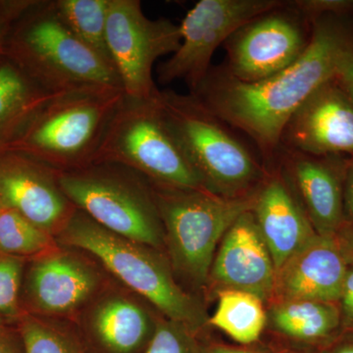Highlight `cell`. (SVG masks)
<instances>
[{
  "instance_id": "cell-1",
  "label": "cell",
  "mask_w": 353,
  "mask_h": 353,
  "mask_svg": "<svg viewBox=\"0 0 353 353\" xmlns=\"http://www.w3.org/2000/svg\"><path fill=\"white\" fill-rule=\"evenodd\" d=\"M336 17L313 21L308 48L276 75L245 83L225 68H211L190 94L216 117L250 137L265 160H273L288 121L318 88L334 78L341 54L353 46L352 36Z\"/></svg>"
},
{
  "instance_id": "cell-2",
  "label": "cell",
  "mask_w": 353,
  "mask_h": 353,
  "mask_svg": "<svg viewBox=\"0 0 353 353\" xmlns=\"http://www.w3.org/2000/svg\"><path fill=\"white\" fill-rule=\"evenodd\" d=\"M2 57L52 94L123 90L115 70L79 41L58 14L54 0H32L13 23Z\"/></svg>"
},
{
  "instance_id": "cell-3",
  "label": "cell",
  "mask_w": 353,
  "mask_h": 353,
  "mask_svg": "<svg viewBox=\"0 0 353 353\" xmlns=\"http://www.w3.org/2000/svg\"><path fill=\"white\" fill-rule=\"evenodd\" d=\"M57 240L61 245L87 252L125 288L152 303L168 320L190 331L205 321L199 303L176 284L171 267L157 248L108 231L79 209Z\"/></svg>"
},
{
  "instance_id": "cell-4",
  "label": "cell",
  "mask_w": 353,
  "mask_h": 353,
  "mask_svg": "<svg viewBox=\"0 0 353 353\" xmlns=\"http://www.w3.org/2000/svg\"><path fill=\"white\" fill-rule=\"evenodd\" d=\"M159 94L150 99L124 94L94 163L123 165L163 187L208 190L167 120Z\"/></svg>"
},
{
  "instance_id": "cell-5",
  "label": "cell",
  "mask_w": 353,
  "mask_h": 353,
  "mask_svg": "<svg viewBox=\"0 0 353 353\" xmlns=\"http://www.w3.org/2000/svg\"><path fill=\"white\" fill-rule=\"evenodd\" d=\"M159 102L206 189L218 196H252L264 170L253 153L192 94L160 90Z\"/></svg>"
},
{
  "instance_id": "cell-6",
  "label": "cell",
  "mask_w": 353,
  "mask_h": 353,
  "mask_svg": "<svg viewBox=\"0 0 353 353\" xmlns=\"http://www.w3.org/2000/svg\"><path fill=\"white\" fill-rule=\"evenodd\" d=\"M122 90L92 88L58 95L48 102L11 150L37 158L58 172L94 163Z\"/></svg>"
},
{
  "instance_id": "cell-7",
  "label": "cell",
  "mask_w": 353,
  "mask_h": 353,
  "mask_svg": "<svg viewBox=\"0 0 353 353\" xmlns=\"http://www.w3.org/2000/svg\"><path fill=\"white\" fill-rule=\"evenodd\" d=\"M59 182L76 208L108 231L150 248L163 245L152 183L138 172L101 162L59 172Z\"/></svg>"
},
{
  "instance_id": "cell-8",
  "label": "cell",
  "mask_w": 353,
  "mask_h": 353,
  "mask_svg": "<svg viewBox=\"0 0 353 353\" xmlns=\"http://www.w3.org/2000/svg\"><path fill=\"white\" fill-rule=\"evenodd\" d=\"M152 188L174 268L192 284H205L220 240L234 221L252 210L256 194L229 199L205 189Z\"/></svg>"
},
{
  "instance_id": "cell-9",
  "label": "cell",
  "mask_w": 353,
  "mask_h": 353,
  "mask_svg": "<svg viewBox=\"0 0 353 353\" xmlns=\"http://www.w3.org/2000/svg\"><path fill=\"white\" fill-rule=\"evenodd\" d=\"M180 26L146 17L139 0H109L108 41L114 67L128 97L150 99L160 90L153 66L180 48Z\"/></svg>"
},
{
  "instance_id": "cell-10",
  "label": "cell",
  "mask_w": 353,
  "mask_h": 353,
  "mask_svg": "<svg viewBox=\"0 0 353 353\" xmlns=\"http://www.w3.org/2000/svg\"><path fill=\"white\" fill-rule=\"evenodd\" d=\"M281 0H201L180 26V48L157 69L162 85L183 81L196 90L211 68L220 46L257 16L284 6Z\"/></svg>"
},
{
  "instance_id": "cell-11",
  "label": "cell",
  "mask_w": 353,
  "mask_h": 353,
  "mask_svg": "<svg viewBox=\"0 0 353 353\" xmlns=\"http://www.w3.org/2000/svg\"><path fill=\"white\" fill-rule=\"evenodd\" d=\"M311 34L312 23L285 2L228 39L225 70L241 82L263 81L294 63L308 48Z\"/></svg>"
},
{
  "instance_id": "cell-12",
  "label": "cell",
  "mask_w": 353,
  "mask_h": 353,
  "mask_svg": "<svg viewBox=\"0 0 353 353\" xmlns=\"http://www.w3.org/2000/svg\"><path fill=\"white\" fill-rule=\"evenodd\" d=\"M48 253L27 261L21 306L30 314L71 318L85 311L108 288L101 269L75 248Z\"/></svg>"
},
{
  "instance_id": "cell-13",
  "label": "cell",
  "mask_w": 353,
  "mask_h": 353,
  "mask_svg": "<svg viewBox=\"0 0 353 353\" xmlns=\"http://www.w3.org/2000/svg\"><path fill=\"white\" fill-rule=\"evenodd\" d=\"M0 201L55 238L77 211L59 172L19 150L0 154Z\"/></svg>"
},
{
  "instance_id": "cell-14",
  "label": "cell",
  "mask_w": 353,
  "mask_h": 353,
  "mask_svg": "<svg viewBox=\"0 0 353 353\" xmlns=\"http://www.w3.org/2000/svg\"><path fill=\"white\" fill-rule=\"evenodd\" d=\"M281 148L312 157L353 155V104L334 78L292 114Z\"/></svg>"
},
{
  "instance_id": "cell-15",
  "label": "cell",
  "mask_w": 353,
  "mask_h": 353,
  "mask_svg": "<svg viewBox=\"0 0 353 353\" xmlns=\"http://www.w3.org/2000/svg\"><path fill=\"white\" fill-rule=\"evenodd\" d=\"M276 274L254 214L246 211L223 236L209 275L227 289L250 292L264 301L274 294Z\"/></svg>"
},
{
  "instance_id": "cell-16",
  "label": "cell",
  "mask_w": 353,
  "mask_h": 353,
  "mask_svg": "<svg viewBox=\"0 0 353 353\" xmlns=\"http://www.w3.org/2000/svg\"><path fill=\"white\" fill-rule=\"evenodd\" d=\"M347 268L336 236L317 234L277 272L274 292L282 301L338 303Z\"/></svg>"
},
{
  "instance_id": "cell-17",
  "label": "cell",
  "mask_w": 353,
  "mask_h": 353,
  "mask_svg": "<svg viewBox=\"0 0 353 353\" xmlns=\"http://www.w3.org/2000/svg\"><path fill=\"white\" fill-rule=\"evenodd\" d=\"M279 154L284 157L316 233L336 236L345 227L343 176L350 157H312L283 148Z\"/></svg>"
},
{
  "instance_id": "cell-18",
  "label": "cell",
  "mask_w": 353,
  "mask_h": 353,
  "mask_svg": "<svg viewBox=\"0 0 353 353\" xmlns=\"http://www.w3.org/2000/svg\"><path fill=\"white\" fill-rule=\"evenodd\" d=\"M252 212L276 272L317 234L305 210L280 176H271L262 183Z\"/></svg>"
},
{
  "instance_id": "cell-19",
  "label": "cell",
  "mask_w": 353,
  "mask_h": 353,
  "mask_svg": "<svg viewBox=\"0 0 353 353\" xmlns=\"http://www.w3.org/2000/svg\"><path fill=\"white\" fill-rule=\"evenodd\" d=\"M108 288L85 310L88 331L109 353L136 352L150 343L157 326L132 292Z\"/></svg>"
},
{
  "instance_id": "cell-20",
  "label": "cell",
  "mask_w": 353,
  "mask_h": 353,
  "mask_svg": "<svg viewBox=\"0 0 353 353\" xmlns=\"http://www.w3.org/2000/svg\"><path fill=\"white\" fill-rule=\"evenodd\" d=\"M58 95L44 90L12 62L1 58L0 154L12 150L39 111Z\"/></svg>"
},
{
  "instance_id": "cell-21",
  "label": "cell",
  "mask_w": 353,
  "mask_h": 353,
  "mask_svg": "<svg viewBox=\"0 0 353 353\" xmlns=\"http://www.w3.org/2000/svg\"><path fill=\"white\" fill-rule=\"evenodd\" d=\"M272 321L281 333L306 341L328 338L341 327L338 304L303 299L282 301Z\"/></svg>"
},
{
  "instance_id": "cell-22",
  "label": "cell",
  "mask_w": 353,
  "mask_h": 353,
  "mask_svg": "<svg viewBox=\"0 0 353 353\" xmlns=\"http://www.w3.org/2000/svg\"><path fill=\"white\" fill-rule=\"evenodd\" d=\"M262 299L243 290L226 289L218 294L217 307L209 322L238 343L248 345L260 338L266 324Z\"/></svg>"
},
{
  "instance_id": "cell-23",
  "label": "cell",
  "mask_w": 353,
  "mask_h": 353,
  "mask_svg": "<svg viewBox=\"0 0 353 353\" xmlns=\"http://www.w3.org/2000/svg\"><path fill=\"white\" fill-rule=\"evenodd\" d=\"M54 4L79 41L115 70L108 41L109 0H54Z\"/></svg>"
},
{
  "instance_id": "cell-24",
  "label": "cell",
  "mask_w": 353,
  "mask_h": 353,
  "mask_svg": "<svg viewBox=\"0 0 353 353\" xmlns=\"http://www.w3.org/2000/svg\"><path fill=\"white\" fill-rule=\"evenodd\" d=\"M17 325L24 353H90L75 330L62 319L24 312Z\"/></svg>"
},
{
  "instance_id": "cell-25",
  "label": "cell",
  "mask_w": 353,
  "mask_h": 353,
  "mask_svg": "<svg viewBox=\"0 0 353 353\" xmlns=\"http://www.w3.org/2000/svg\"><path fill=\"white\" fill-rule=\"evenodd\" d=\"M61 248L57 238L19 213L0 208V252L30 261Z\"/></svg>"
},
{
  "instance_id": "cell-26",
  "label": "cell",
  "mask_w": 353,
  "mask_h": 353,
  "mask_svg": "<svg viewBox=\"0 0 353 353\" xmlns=\"http://www.w3.org/2000/svg\"><path fill=\"white\" fill-rule=\"evenodd\" d=\"M26 261L19 257L0 252V316L18 323L23 315L21 290Z\"/></svg>"
},
{
  "instance_id": "cell-27",
  "label": "cell",
  "mask_w": 353,
  "mask_h": 353,
  "mask_svg": "<svg viewBox=\"0 0 353 353\" xmlns=\"http://www.w3.org/2000/svg\"><path fill=\"white\" fill-rule=\"evenodd\" d=\"M189 332L171 320L158 322L145 353H196Z\"/></svg>"
},
{
  "instance_id": "cell-28",
  "label": "cell",
  "mask_w": 353,
  "mask_h": 353,
  "mask_svg": "<svg viewBox=\"0 0 353 353\" xmlns=\"http://www.w3.org/2000/svg\"><path fill=\"white\" fill-rule=\"evenodd\" d=\"M290 4L311 23L324 16H340L353 10L350 0H296Z\"/></svg>"
},
{
  "instance_id": "cell-29",
  "label": "cell",
  "mask_w": 353,
  "mask_h": 353,
  "mask_svg": "<svg viewBox=\"0 0 353 353\" xmlns=\"http://www.w3.org/2000/svg\"><path fill=\"white\" fill-rule=\"evenodd\" d=\"M32 0H1L0 1V60L4 43L16 19L24 12Z\"/></svg>"
},
{
  "instance_id": "cell-30",
  "label": "cell",
  "mask_w": 353,
  "mask_h": 353,
  "mask_svg": "<svg viewBox=\"0 0 353 353\" xmlns=\"http://www.w3.org/2000/svg\"><path fill=\"white\" fill-rule=\"evenodd\" d=\"M341 324L345 330H353V263L348 264L340 299L338 301Z\"/></svg>"
},
{
  "instance_id": "cell-31",
  "label": "cell",
  "mask_w": 353,
  "mask_h": 353,
  "mask_svg": "<svg viewBox=\"0 0 353 353\" xmlns=\"http://www.w3.org/2000/svg\"><path fill=\"white\" fill-rule=\"evenodd\" d=\"M0 353H24L22 336L17 323L0 316Z\"/></svg>"
},
{
  "instance_id": "cell-32",
  "label": "cell",
  "mask_w": 353,
  "mask_h": 353,
  "mask_svg": "<svg viewBox=\"0 0 353 353\" xmlns=\"http://www.w3.org/2000/svg\"><path fill=\"white\" fill-rule=\"evenodd\" d=\"M334 78L353 104V46L341 54Z\"/></svg>"
},
{
  "instance_id": "cell-33",
  "label": "cell",
  "mask_w": 353,
  "mask_h": 353,
  "mask_svg": "<svg viewBox=\"0 0 353 353\" xmlns=\"http://www.w3.org/2000/svg\"><path fill=\"white\" fill-rule=\"evenodd\" d=\"M343 215L345 226L353 225V155L348 157L343 176Z\"/></svg>"
},
{
  "instance_id": "cell-34",
  "label": "cell",
  "mask_w": 353,
  "mask_h": 353,
  "mask_svg": "<svg viewBox=\"0 0 353 353\" xmlns=\"http://www.w3.org/2000/svg\"><path fill=\"white\" fill-rule=\"evenodd\" d=\"M336 238L348 264L353 263V225L343 227L336 234Z\"/></svg>"
},
{
  "instance_id": "cell-35",
  "label": "cell",
  "mask_w": 353,
  "mask_h": 353,
  "mask_svg": "<svg viewBox=\"0 0 353 353\" xmlns=\"http://www.w3.org/2000/svg\"><path fill=\"white\" fill-rule=\"evenodd\" d=\"M209 353H255L248 350H238V348L217 347L213 348Z\"/></svg>"
},
{
  "instance_id": "cell-36",
  "label": "cell",
  "mask_w": 353,
  "mask_h": 353,
  "mask_svg": "<svg viewBox=\"0 0 353 353\" xmlns=\"http://www.w3.org/2000/svg\"><path fill=\"white\" fill-rule=\"evenodd\" d=\"M336 353H353V343H347L336 350Z\"/></svg>"
},
{
  "instance_id": "cell-37",
  "label": "cell",
  "mask_w": 353,
  "mask_h": 353,
  "mask_svg": "<svg viewBox=\"0 0 353 353\" xmlns=\"http://www.w3.org/2000/svg\"><path fill=\"white\" fill-rule=\"evenodd\" d=\"M3 208V206H2L1 201H0V208Z\"/></svg>"
},
{
  "instance_id": "cell-38",
  "label": "cell",
  "mask_w": 353,
  "mask_h": 353,
  "mask_svg": "<svg viewBox=\"0 0 353 353\" xmlns=\"http://www.w3.org/2000/svg\"><path fill=\"white\" fill-rule=\"evenodd\" d=\"M0 1H1V0H0Z\"/></svg>"
}]
</instances>
